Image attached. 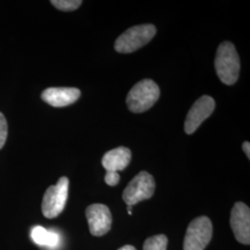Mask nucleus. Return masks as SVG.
<instances>
[{
	"label": "nucleus",
	"instance_id": "f3484780",
	"mask_svg": "<svg viewBox=\"0 0 250 250\" xmlns=\"http://www.w3.org/2000/svg\"><path fill=\"white\" fill-rule=\"evenodd\" d=\"M243 150L245 152V154L247 155V157L250 159V142H244L243 144Z\"/></svg>",
	"mask_w": 250,
	"mask_h": 250
},
{
	"label": "nucleus",
	"instance_id": "0eeeda50",
	"mask_svg": "<svg viewBox=\"0 0 250 250\" xmlns=\"http://www.w3.org/2000/svg\"><path fill=\"white\" fill-rule=\"evenodd\" d=\"M85 216L92 235L102 236L111 229L112 216L107 206L103 204L88 206L85 209Z\"/></svg>",
	"mask_w": 250,
	"mask_h": 250
},
{
	"label": "nucleus",
	"instance_id": "f257e3e1",
	"mask_svg": "<svg viewBox=\"0 0 250 250\" xmlns=\"http://www.w3.org/2000/svg\"><path fill=\"white\" fill-rule=\"evenodd\" d=\"M214 65L216 73L224 83L232 85L236 83L240 71V60L233 44L224 41L219 45Z\"/></svg>",
	"mask_w": 250,
	"mask_h": 250
},
{
	"label": "nucleus",
	"instance_id": "20e7f679",
	"mask_svg": "<svg viewBox=\"0 0 250 250\" xmlns=\"http://www.w3.org/2000/svg\"><path fill=\"white\" fill-rule=\"evenodd\" d=\"M212 224L207 216L194 219L189 225L184 240V250H204L212 237Z\"/></svg>",
	"mask_w": 250,
	"mask_h": 250
},
{
	"label": "nucleus",
	"instance_id": "6e6552de",
	"mask_svg": "<svg viewBox=\"0 0 250 250\" xmlns=\"http://www.w3.org/2000/svg\"><path fill=\"white\" fill-rule=\"evenodd\" d=\"M215 101L209 96H203L193 104L185 123V131L188 134H193L197 128L214 111Z\"/></svg>",
	"mask_w": 250,
	"mask_h": 250
},
{
	"label": "nucleus",
	"instance_id": "7ed1b4c3",
	"mask_svg": "<svg viewBox=\"0 0 250 250\" xmlns=\"http://www.w3.org/2000/svg\"><path fill=\"white\" fill-rule=\"evenodd\" d=\"M153 24H141L131 27L117 38L115 50L119 53H132L146 45L156 35Z\"/></svg>",
	"mask_w": 250,
	"mask_h": 250
},
{
	"label": "nucleus",
	"instance_id": "ddd939ff",
	"mask_svg": "<svg viewBox=\"0 0 250 250\" xmlns=\"http://www.w3.org/2000/svg\"><path fill=\"white\" fill-rule=\"evenodd\" d=\"M168 238L165 234H156L146 239L143 250H166Z\"/></svg>",
	"mask_w": 250,
	"mask_h": 250
},
{
	"label": "nucleus",
	"instance_id": "39448f33",
	"mask_svg": "<svg viewBox=\"0 0 250 250\" xmlns=\"http://www.w3.org/2000/svg\"><path fill=\"white\" fill-rule=\"evenodd\" d=\"M69 193V179H59L56 186L46 189L42 201V212L45 218L54 219L61 214L66 206Z\"/></svg>",
	"mask_w": 250,
	"mask_h": 250
},
{
	"label": "nucleus",
	"instance_id": "f03ea898",
	"mask_svg": "<svg viewBox=\"0 0 250 250\" xmlns=\"http://www.w3.org/2000/svg\"><path fill=\"white\" fill-rule=\"evenodd\" d=\"M159 85L150 79L138 82L127 95L128 108L134 113H142L148 110L160 98Z\"/></svg>",
	"mask_w": 250,
	"mask_h": 250
},
{
	"label": "nucleus",
	"instance_id": "dca6fc26",
	"mask_svg": "<svg viewBox=\"0 0 250 250\" xmlns=\"http://www.w3.org/2000/svg\"><path fill=\"white\" fill-rule=\"evenodd\" d=\"M121 176L118 172L114 171H107L105 175V182L109 187H115L120 182Z\"/></svg>",
	"mask_w": 250,
	"mask_h": 250
},
{
	"label": "nucleus",
	"instance_id": "1a4fd4ad",
	"mask_svg": "<svg viewBox=\"0 0 250 250\" xmlns=\"http://www.w3.org/2000/svg\"><path fill=\"white\" fill-rule=\"evenodd\" d=\"M230 224L235 239L243 245L250 244V209L243 202H236L231 211Z\"/></svg>",
	"mask_w": 250,
	"mask_h": 250
},
{
	"label": "nucleus",
	"instance_id": "2eb2a0df",
	"mask_svg": "<svg viewBox=\"0 0 250 250\" xmlns=\"http://www.w3.org/2000/svg\"><path fill=\"white\" fill-rule=\"evenodd\" d=\"M8 136V123L5 116L0 112V149L6 143Z\"/></svg>",
	"mask_w": 250,
	"mask_h": 250
},
{
	"label": "nucleus",
	"instance_id": "4468645a",
	"mask_svg": "<svg viewBox=\"0 0 250 250\" xmlns=\"http://www.w3.org/2000/svg\"><path fill=\"white\" fill-rule=\"evenodd\" d=\"M51 4L63 11H72L78 9L82 4L81 0H52Z\"/></svg>",
	"mask_w": 250,
	"mask_h": 250
},
{
	"label": "nucleus",
	"instance_id": "9b49d317",
	"mask_svg": "<svg viewBox=\"0 0 250 250\" xmlns=\"http://www.w3.org/2000/svg\"><path fill=\"white\" fill-rule=\"evenodd\" d=\"M132 159L131 150L125 146H119L107 151L102 158V165L106 171L125 170Z\"/></svg>",
	"mask_w": 250,
	"mask_h": 250
},
{
	"label": "nucleus",
	"instance_id": "f8f14e48",
	"mask_svg": "<svg viewBox=\"0 0 250 250\" xmlns=\"http://www.w3.org/2000/svg\"><path fill=\"white\" fill-rule=\"evenodd\" d=\"M31 237L37 245L49 248L56 247L60 242V236L58 233L48 231L42 226L34 227L31 232Z\"/></svg>",
	"mask_w": 250,
	"mask_h": 250
},
{
	"label": "nucleus",
	"instance_id": "423d86ee",
	"mask_svg": "<svg viewBox=\"0 0 250 250\" xmlns=\"http://www.w3.org/2000/svg\"><path fill=\"white\" fill-rule=\"evenodd\" d=\"M155 179L147 171H141L133 180L123 193V199L127 206H133L151 198L155 193Z\"/></svg>",
	"mask_w": 250,
	"mask_h": 250
},
{
	"label": "nucleus",
	"instance_id": "a211bd4d",
	"mask_svg": "<svg viewBox=\"0 0 250 250\" xmlns=\"http://www.w3.org/2000/svg\"><path fill=\"white\" fill-rule=\"evenodd\" d=\"M118 250H136V249L133 247V246H130V245H126V246H124V247H122L121 249H119Z\"/></svg>",
	"mask_w": 250,
	"mask_h": 250
},
{
	"label": "nucleus",
	"instance_id": "9d476101",
	"mask_svg": "<svg viewBox=\"0 0 250 250\" xmlns=\"http://www.w3.org/2000/svg\"><path fill=\"white\" fill-rule=\"evenodd\" d=\"M80 96L81 91L78 88L49 87L43 91L41 98L52 107H62L76 102Z\"/></svg>",
	"mask_w": 250,
	"mask_h": 250
}]
</instances>
